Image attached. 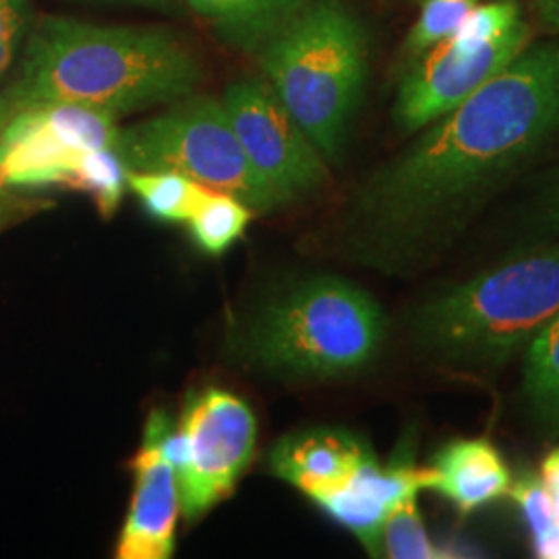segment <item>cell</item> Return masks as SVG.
I'll use <instances>...</instances> for the list:
<instances>
[{"label": "cell", "instance_id": "cell-15", "mask_svg": "<svg viewBox=\"0 0 559 559\" xmlns=\"http://www.w3.org/2000/svg\"><path fill=\"white\" fill-rule=\"evenodd\" d=\"M230 40L260 46L272 40L311 0H189Z\"/></svg>", "mask_w": 559, "mask_h": 559}, {"label": "cell", "instance_id": "cell-11", "mask_svg": "<svg viewBox=\"0 0 559 559\" xmlns=\"http://www.w3.org/2000/svg\"><path fill=\"white\" fill-rule=\"evenodd\" d=\"M433 483V468L415 462L413 441L404 438L390 464L381 466L371 456L344 485L313 503L353 533L371 556H380L381 528L392 508L408 491L431 489Z\"/></svg>", "mask_w": 559, "mask_h": 559}, {"label": "cell", "instance_id": "cell-27", "mask_svg": "<svg viewBox=\"0 0 559 559\" xmlns=\"http://www.w3.org/2000/svg\"><path fill=\"white\" fill-rule=\"evenodd\" d=\"M540 25L559 34V0H531Z\"/></svg>", "mask_w": 559, "mask_h": 559}, {"label": "cell", "instance_id": "cell-10", "mask_svg": "<svg viewBox=\"0 0 559 559\" xmlns=\"http://www.w3.org/2000/svg\"><path fill=\"white\" fill-rule=\"evenodd\" d=\"M528 44L531 25L524 20L496 40L477 44L450 36L436 44L400 85L394 108L400 129L415 133L440 119L493 80Z\"/></svg>", "mask_w": 559, "mask_h": 559}, {"label": "cell", "instance_id": "cell-25", "mask_svg": "<svg viewBox=\"0 0 559 559\" xmlns=\"http://www.w3.org/2000/svg\"><path fill=\"white\" fill-rule=\"evenodd\" d=\"M539 477L547 487L551 508H554V519H556V526L559 531V448L551 450L545 456L543 464H540Z\"/></svg>", "mask_w": 559, "mask_h": 559}, {"label": "cell", "instance_id": "cell-20", "mask_svg": "<svg viewBox=\"0 0 559 559\" xmlns=\"http://www.w3.org/2000/svg\"><path fill=\"white\" fill-rule=\"evenodd\" d=\"M127 166L112 147L85 150L81 154L69 187L90 193L96 201L102 216L110 218L122 200L127 187Z\"/></svg>", "mask_w": 559, "mask_h": 559}, {"label": "cell", "instance_id": "cell-7", "mask_svg": "<svg viewBox=\"0 0 559 559\" xmlns=\"http://www.w3.org/2000/svg\"><path fill=\"white\" fill-rule=\"evenodd\" d=\"M145 436L158 443L177 473L182 516L200 520L233 493L249 466L258 420L245 400L205 388L185 402L177 425L162 411L152 413Z\"/></svg>", "mask_w": 559, "mask_h": 559}, {"label": "cell", "instance_id": "cell-13", "mask_svg": "<svg viewBox=\"0 0 559 559\" xmlns=\"http://www.w3.org/2000/svg\"><path fill=\"white\" fill-rule=\"evenodd\" d=\"M376 456L365 441L342 429H309L288 436L272 450V473L311 501L338 489L360 464Z\"/></svg>", "mask_w": 559, "mask_h": 559}, {"label": "cell", "instance_id": "cell-19", "mask_svg": "<svg viewBox=\"0 0 559 559\" xmlns=\"http://www.w3.org/2000/svg\"><path fill=\"white\" fill-rule=\"evenodd\" d=\"M251 212L253 210L237 198L207 189L187 224L201 251L221 255L242 237L247 224L251 222Z\"/></svg>", "mask_w": 559, "mask_h": 559}, {"label": "cell", "instance_id": "cell-22", "mask_svg": "<svg viewBox=\"0 0 559 559\" xmlns=\"http://www.w3.org/2000/svg\"><path fill=\"white\" fill-rule=\"evenodd\" d=\"M475 7L477 0H427L408 34L406 52L411 57H420L436 44L454 36Z\"/></svg>", "mask_w": 559, "mask_h": 559}, {"label": "cell", "instance_id": "cell-6", "mask_svg": "<svg viewBox=\"0 0 559 559\" xmlns=\"http://www.w3.org/2000/svg\"><path fill=\"white\" fill-rule=\"evenodd\" d=\"M112 150L133 173H177L253 212L282 205L245 156L224 104L212 98L180 102L154 119L119 129Z\"/></svg>", "mask_w": 559, "mask_h": 559}, {"label": "cell", "instance_id": "cell-2", "mask_svg": "<svg viewBox=\"0 0 559 559\" xmlns=\"http://www.w3.org/2000/svg\"><path fill=\"white\" fill-rule=\"evenodd\" d=\"M200 80V64L175 36L156 27H117L41 20L4 106L83 104L115 115L180 100Z\"/></svg>", "mask_w": 559, "mask_h": 559}, {"label": "cell", "instance_id": "cell-9", "mask_svg": "<svg viewBox=\"0 0 559 559\" xmlns=\"http://www.w3.org/2000/svg\"><path fill=\"white\" fill-rule=\"evenodd\" d=\"M222 104L245 156L280 203L300 200L325 182L328 168L320 150L267 81H237L226 90Z\"/></svg>", "mask_w": 559, "mask_h": 559}, {"label": "cell", "instance_id": "cell-5", "mask_svg": "<svg viewBox=\"0 0 559 559\" xmlns=\"http://www.w3.org/2000/svg\"><path fill=\"white\" fill-rule=\"evenodd\" d=\"M385 318L378 300L334 276L307 280L270 305L251 334L255 357L299 378H342L380 353Z\"/></svg>", "mask_w": 559, "mask_h": 559}, {"label": "cell", "instance_id": "cell-21", "mask_svg": "<svg viewBox=\"0 0 559 559\" xmlns=\"http://www.w3.org/2000/svg\"><path fill=\"white\" fill-rule=\"evenodd\" d=\"M510 498L519 506L535 556L559 559V531L547 487L539 475L526 473L519 480H512Z\"/></svg>", "mask_w": 559, "mask_h": 559}, {"label": "cell", "instance_id": "cell-14", "mask_svg": "<svg viewBox=\"0 0 559 559\" xmlns=\"http://www.w3.org/2000/svg\"><path fill=\"white\" fill-rule=\"evenodd\" d=\"M433 491L450 501L462 516L510 498L512 477L508 464L487 438H460L436 454Z\"/></svg>", "mask_w": 559, "mask_h": 559}, {"label": "cell", "instance_id": "cell-12", "mask_svg": "<svg viewBox=\"0 0 559 559\" xmlns=\"http://www.w3.org/2000/svg\"><path fill=\"white\" fill-rule=\"evenodd\" d=\"M131 468L135 487L120 531L117 558H173L180 512L177 473L150 436L143 438Z\"/></svg>", "mask_w": 559, "mask_h": 559}, {"label": "cell", "instance_id": "cell-3", "mask_svg": "<svg viewBox=\"0 0 559 559\" xmlns=\"http://www.w3.org/2000/svg\"><path fill=\"white\" fill-rule=\"evenodd\" d=\"M559 313V242L512 255L427 300L415 316L420 348L464 369L500 367Z\"/></svg>", "mask_w": 559, "mask_h": 559}, {"label": "cell", "instance_id": "cell-18", "mask_svg": "<svg viewBox=\"0 0 559 559\" xmlns=\"http://www.w3.org/2000/svg\"><path fill=\"white\" fill-rule=\"evenodd\" d=\"M127 185L143 207L162 222H189L207 187L177 173H127Z\"/></svg>", "mask_w": 559, "mask_h": 559}, {"label": "cell", "instance_id": "cell-28", "mask_svg": "<svg viewBox=\"0 0 559 559\" xmlns=\"http://www.w3.org/2000/svg\"><path fill=\"white\" fill-rule=\"evenodd\" d=\"M545 222H547L554 230H559V193L556 195V200L551 201L549 212H547V221Z\"/></svg>", "mask_w": 559, "mask_h": 559}, {"label": "cell", "instance_id": "cell-16", "mask_svg": "<svg viewBox=\"0 0 559 559\" xmlns=\"http://www.w3.org/2000/svg\"><path fill=\"white\" fill-rule=\"evenodd\" d=\"M524 392L540 425L559 433V313L526 346Z\"/></svg>", "mask_w": 559, "mask_h": 559}, {"label": "cell", "instance_id": "cell-29", "mask_svg": "<svg viewBox=\"0 0 559 559\" xmlns=\"http://www.w3.org/2000/svg\"><path fill=\"white\" fill-rule=\"evenodd\" d=\"M108 2H133V4H147V7H164L170 0H108Z\"/></svg>", "mask_w": 559, "mask_h": 559}, {"label": "cell", "instance_id": "cell-8", "mask_svg": "<svg viewBox=\"0 0 559 559\" xmlns=\"http://www.w3.org/2000/svg\"><path fill=\"white\" fill-rule=\"evenodd\" d=\"M117 117L83 104H40L15 112L0 133V189L69 187L85 150L115 145Z\"/></svg>", "mask_w": 559, "mask_h": 559}, {"label": "cell", "instance_id": "cell-23", "mask_svg": "<svg viewBox=\"0 0 559 559\" xmlns=\"http://www.w3.org/2000/svg\"><path fill=\"white\" fill-rule=\"evenodd\" d=\"M520 7L514 0H496L489 4H477L466 20L462 21L459 32L454 34L459 40L489 41L503 36L519 21Z\"/></svg>", "mask_w": 559, "mask_h": 559}, {"label": "cell", "instance_id": "cell-4", "mask_svg": "<svg viewBox=\"0 0 559 559\" xmlns=\"http://www.w3.org/2000/svg\"><path fill=\"white\" fill-rule=\"evenodd\" d=\"M263 71L321 156L336 158L367 75V41L338 0L309 2L265 44Z\"/></svg>", "mask_w": 559, "mask_h": 559}, {"label": "cell", "instance_id": "cell-17", "mask_svg": "<svg viewBox=\"0 0 559 559\" xmlns=\"http://www.w3.org/2000/svg\"><path fill=\"white\" fill-rule=\"evenodd\" d=\"M419 491H408L392 508L381 528L380 556L392 559H441L464 556L462 545L431 539L419 510Z\"/></svg>", "mask_w": 559, "mask_h": 559}, {"label": "cell", "instance_id": "cell-26", "mask_svg": "<svg viewBox=\"0 0 559 559\" xmlns=\"http://www.w3.org/2000/svg\"><path fill=\"white\" fill-rule=\"evenodd\" d=\"M34 210L36 207H32L27 201L15 200V198L2 193V189H0V233L4 228H9L13 222L23 221Z\"/></svg>", "mask_w": 559, "mask_h": 559}, {"label": "cell", "instance_id": "cell-24", "mask_svg": "<svg viewBox=\"0 0 559 559\" xmlns=\"http://www.w3.org/2000/svg\"><path fill=\"white\" fill-rule=\"evenodd\" d=\"M25 21L23 0H0V75L20 46L21 32Z\"/></svg>", "mask_w": 559, "mask_h": 559}, {"label": "cell", "instance_id": "cell-1", "mask_svg": "<svg viewBox=\"0 0 559 559\" xmlns=\"http://www.w3.org/2000/svg\"><path fill=\"white\" fill-rule=\"evenodd\" d=\"M558 131L559 44L526 48L365 187L360 255L406 272L440 260L485 195Z\"/></svg>", "mask_w": 559, "mask_h": 559}]
</instances>
